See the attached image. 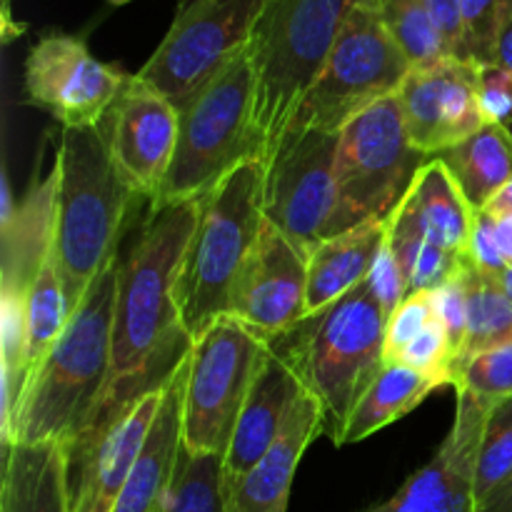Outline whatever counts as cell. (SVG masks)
Instances as JSON below:
<instances>
[{
    "mask_svg": "<svg viewBox=\"0 0 512 512\" xmlns=\"http://www.w3.org/2000/svg\"><path fill=\"white\" fill-rule=\"evenodd\" d=\"M198 220V200L150 205L133 248L120 258L110 378L88 425L63 445L103 438L140 400L160 393L193 350L175 303V280Z\"/></svg>",
    "mask_w": 512,
    "mask_h": 512,
    "instance_id": "cell-1",
    "label": "cell"
},
{
    "mask_svg": "<svg viewBox=\"0 0 512 512\" xmlns=\"http://www.w3.org/2000/svg\"><path fill=\"white\" fill-rule=\"evenodd\" d=\"M55 258L73 313L93 280L118 258L125 218L140 198L110 155L103 125L60 128Z\"/></svg>",
    "mask_w": 512,
    "mask_h": 512,
    "instance_id": "cell-2",
    "label": "cell"
},
{
    "mask_svg": "<svg viewBox=\"0 0 512 512\" xmlns=\"http://www.w3.org/2000/svg\"><path fill=\"white\" fill-rule=\"evenodd\" d=\"M120 255L93 280L40 363L10 443H68L88 425L110 378Z\"/></svg>",
    "mask_w": 512,
    "mask_h": 512,
    "instance_id": "cell-3",
    "label": "cell"
},
{
    "mask_svg": "<svg viewBox=\"0 0 512 512\" xmlns=\"http://www.w3.org/2000/svg\"><path fill=\"white\" fill-rule=\"evenodd\" d=\"M388 318L363 283L265 343L320 405L323 435L333 445H340L355 403L383 370Z\"/></svg>",
    "mask_w": 512,
    "mask_h": 512,
    "instance_id": "cell-4",
    "label": "cell"
},
{
    "mask_svg": "<svg viewBox=\"0 0 512 512\" xmlns=\"http://www.w3.org/2000/svg\"><path fill=\"white\" fill-rule=\"evenodd\" d=\"M265 163L248 160L198 200V220L175 280L190 338L230 315L235 280L265 225Z\"/></svg>",
    "mask_w": 512,
    "mask_h": 512,
    "instance_id": "cell-5",
    "label": "cell"
},
{
    "mask_svg": "<svg viewBox=\"0 0 512 512\" xmlns=\"http://www.w3.org/2000/svg\"><path fill=\"white\" fill-rule=\"evenodd\" d=\"M360 0H278L260 23L253 58V138L268 163L295 108L323 70L345 20Z\"/></svg>",
    "mask_w": 512,
    "mask_h": 512,
    "instance_id": "cell-6",
    "label": "cell"
},
{
    "mask_svg": "<svg viewBox=\"0 0 512 512\" xmlns=\"http://www.w3.org/2000/svg\"><path fill=\"white\" fill-rule=\"evenodd\" d=\"M253 58L250 45L178 105V145L163 180L160 203L200 200L248 160H258L253 138Z\"/></svg>",
    "mask_w": 512,
    "mask_h": 512,
    "instance_id": "cell-7",
    "label": "cell"
},
{
    "mask_svg": "<svg viewBox=\"0 0 512 512\" xmlns=\"http://www.w3.org/2000/svg\"><path fill=\"white\" fill-rule=\"evenodd\" d=\"M410 70L408 53L385 28L375 5L360 0L285 130L340 133L375 103L398 95Z\"/></svg>",
    "mask_w": 512,
    "mask_h": 512,
    "instance_id": "cell-8",
    "label": "cell"
},
{
    "mask_svg": "<svg viewBox=\"0 0 512 512\" xmlns=\"http://www.w3.org/2000/svg\"><path fill=\"white\" fill-rule=\"evenodd\" d=\"M428 160L410 143L395 95L345 125L335 155V235L388 223Z\"/></svg>",
    "mask_w": 512,
    "mask_h": 512,
    "instance_id": "cell-9",
    "label": "cell"
},
{
    "mask_svg": "<svg viewBox=\"0 0 512 512\" xmlns=\"http://www.w3.org/2000/svg\"><path fill=\"white\" fill-rule=\"evenodd\" d=\"M268 345L240 320L218 318L193 340L183 398V448L225 458Z\"/></svg>",
    "mask_w": 512,
    "mask_h": 512,
    "instance_id": "cell-10",
    "label": "cell"
},
{
    "mask_svg": "<svg viewBox=\"0 0 512 512\" xmlns=\"http://www.w3.org/2000/svg\"><path fill=\"white\" fill-rule=\"evenodd\" d=\"M278 0H185L138 75L180 105L253 43Z\"/></svg>",
    "mask_w": 512,
    "mask_h": 512,
    "instance_id": "cell-11",
    "label": "cell"
},
{
    "mask_svg": "<svg viewBox=\"0 0 512 512\" xmlns=\"http://www.w3.org/2000/svg\"><path fill=\"white\" fill-rule=\"evenodd\" d=\"M340 133L285 130L265 163V220L310 253L335 235Z\"/></svg>",
    "mask_w": 512,
    "mask_h": 512,
    "instance_id": "cell-12",
    "label": "cell"
},
{
    "mask_svg": "<svg viewBox=\"0 0 512 512\" xmlns=\"http://www.w3.org/2000/svg\"><path fill=\"white\" fill-rule=\"evenodd\" d=\"M128 80V73L100 63L75 35H43L25 58V95L60 128L103 123Z\"/></svg>",
    "mask_w": 512,
    "mask_h": 512,
    "instance_id": "cell-13",
    "label": "cell"
},
{
    "mask_svg": "<svg viewBox=\"0 0 512 512\" xmlns=\"http://www.w3.org/2000/svg\"><path fill=\"white\" fill-rule=\"evenodd\" d=\"M395 98L410 143L428 158H438L488 125L480 103V65L468 60L443 58L413 68Z\"/></svg>",
    "mask_w": 512,
    "mask_h": 512,
    "instance_id": "cell-14",
    "label": "cell"
},
{
    "mask_svg": "<svg viewBox=\"0 0 512 512\" xmlns=\"http://www.w3.org/2000/svg\"><path fill=\"white\" fill-rule=\"evenodd\" d=\"M310 253L265 220L230 298V318L263 343L305 318Z\"/></svg>",
    "mask_w": 512,
    "mask_h": 512,
    "instance_id": "cell-15",
    "label": "cell"
},
{
    "mask_svg": "<svg viewBox=\"0 0 512 512\" xmlns=\"http://www.w3.org/2000/svg\"><path fill=\"white\" fill-rule=\"evenodd\" d=\"M178 123V105L138 75H130L113 110L100 123L115 165L148 203L158 198L173 163Z\"/></svg>",
    "mask_w": 512,
    "mask_h": 512,
    "instance_id": "cell-16",
    "label": "cell"
},
{
    "mask_svg": "<svg viewBox=\"0 0 512 512\" xmlns=\"http://www.w3.org/2000/svg\"><path fill=\"white\" fill-rule=\"evenodd\" d=\"M458 393L453 428L435 458L415 470L390 500L368 512H475V468L493 403Z\"/></svg>",
    "mask_w": 512,
    "mask_h": 512,
    "instance_id": "cell-17",
    "label": "cell"
},
{
    "mask_svg": "<svg viewBox=\"0 0 512 512\" xmlns=\"http://www.w3.org/2000/svg\"><path fill=\"white\" fill-rule=\"evenodd\" d=\"M163 390L140 400L95 443L63 445L68 512H113L153 428Z\"/></svg>",
    "mask_w": 512,
    "mask_h": 512,
    "instance_id": "cell-18",
    "label": "cell"
},
{
    "mask_svg": "<svg viewBox=\"0 0 512 512\" xmlns=\"http://www.w3.org/2000/svg\"><path fill=\"white\" fill-rule=\"evenodd\" d=\"M303 393L293 370L268 348L223 458V485H233L265 458Z\"/></svg>",
    "mask_w": 512,
    "mask_h": 512,
    "instance_id": "cell-19",
    "label": "cell"
},
{
    "mask_svg": "<svg viewBox=\"0 0 512 512\" xmlns=\"http://www.w3.org/2000/svg\"><path fill=\"white\" fill-rule=\"evenodd\" d=\"M323 433V413L313 395L303 393L283 433L258 465L233 485H223L225 512H288L290 488L305 450Z\"/></svg>",
    "mask_w": 512,
    "mask_h": 512,
    "instance_id": "cell-20",
    "label": "cell"
},
{
    "mask_svg": "<svg viewBox=\"0 0 512 512\" xmlns=\"http://www.w3.org/2000/svg\"><path fill=\"white\" fill-rule=\"evenodd\" d=\"M185 378H188V360L180 365L175 378L163 390V403L155 415L153 428L113 512H160L183 450Z\"/></svg>",
    "mask_w": 512,
    "mask_h": 512,
    "instance_id": "cell-21",
    "label": "cell"
},
{
    "mask_svg": "<svg viewBox=\"0 0 512 512\" xmlns=\"http://www.w3.org/2000/svg\"><path fill=\"white\" fill-rule=\"evenodd\" d=\"M385 235L388 223H365L310 250L305 315L328 308L363 285L383 248Z\"/></svg>",
    "mask_w": 512,
    "mask_h": 512,
    "instance_id": "cell-22",
    "label": "cell"
},
{
    "mask_svg": "<svg viewBox=\"0 0 512 512\" xmlns=\"http://www.w3.org/2000/svg\"><path fill=\"white\" fill-rule=\"evenodd\" d=\"M405 210L413 215L420 233L438 248L468 258L470 235L475 225V210L465 200L453 173L440 158H430L405 195Z\"/></svg>",
    "mask_w": 512,
    "mask_h": 512,
    "instance_id": "cell-23",
    "label": "cell"
},
{
    "mask_svg": "<svg viewBox=\"0 0 512 512\" xmlns=\"http://www.w3.org/2000/svg\"><path fill=\"white\" fill-rule=\"evenodd\" d=\"M0 512H68L63 443L3 445Z\"/></svg>",
    "mask_w": 512,
    "mask_h": 512,
    "instance_id": "cell-24",
    "label": "cell"
},
{
    "mask_svg": "<svg viewBox=\"0 0 512 512\" xmlns=\"http://www.w3.org/2000/svg\"><path fill=\"white\" fill-rule=\"evenodd\" d=\"M438 388L440 385L435 380L415 373L408 365H383V370L375 375L373 383L365 388V393L355 403L338 448L363 443L378 430L398 423Z\"/></svg>",
    "mask_w": 512,
    "mask_h": 512,
    "instance_id": "cell-25",
    "label": "cell"
},
{
    "mask_svg": "<svg viewBox=\"0 0 512 512\" xmlns=\"http://www.w3.org/2000/svg\"><path fill=\"white\" fill-rule=\"evenodd\" d=\"M438 158L448 165L475 213L512 180V143L490 123Z\"/></svg>",
    "mask_w": 512,
    "mask_h": 512,
    "instance_id": "cell-26",
    "label": "cell"
},
{
    "mask_svg": "<svg viewBox=\"0 0 512 512\" xmlns=\"http://www.w3.org/2000/svg\"><path fill=\"white\" fill-rule=\"evenodd\" d=\"M388 243L403 270L408 295L420 290H438L463 270L465 258L430 243L403 205L388 220Z\"/></svg>",
    "mask_w": 512,
    "mask_h": 512,
    "instance_id": "cell-27",
    "label": "cell"
},
{
    "mask_svg": "<svg viewBox=\"0 0 512 512\" xmlns=\"http://www.w3.org/2000/svg\"><path fill=\"white\" fill-rule=\"evenodd\" d=\"M463 283L468 290V335L458 368L473 355L512 343V300L503 293L498 278L465 258Z\"/></svg>",
    "mask_w": 512,
    "mask_h": 512,
    "instance_id": "cell-28",
    "label": "cell"
},
{
    "mask_svg": "<svg viewBox=\"0 0 512 512\" xmlns=\"http://www.w3.org/2000/svg\"><path fill=\"white\" fill-rule=\"evenodd\" d=\"M25 318H28V385H25V393H28L40 363H43L45 355L53 348V343L63 333L65 323L70 318L55 248L43 263V268L38 270V275H35L33 285H30L28 300H25Z\"/></svg>",
    "mask_w": 512,
    "mask_h": 512,
    "instance_id": "cell-29",
    "label": "cell"
},
{
    "mask_svg": "<svg viewBox=\"0 0 512 512\" xmlns=\"http://www.w3.org/2000/svg\"><path fill=\"white\" fill-rule=\"evenodd\" d=\"M160 512H225L223 458L180 450Z\"/></svg>",
    "mask_w": 512,
    "mask_h": 512,
    "instance_id": "cell-30",
    "label": "cell"
},
{
    "mask_svg": "<svg viewBox=\"0 0 512 512\" xmlns=\"http://www.w3.org/2000/svg\"><path fill=\"white\" fill-rule=\"evenodd\" d=\"M385 28L408 53L413 68H425L443 58H453L430 15L425 0H370Z\"/></svg>",
    "mask_w": 512,
    "mask_h": 512,
    "instance_id": "cell-31",
    "label": "cell"
},
{
    "mask_svg": "<svg viewBox=\"0 0 512 512\" xmlns=\"http://www.w3.org/2000/svg\"><path fill=\"white\" fill-rule=\"evenodd\" d=\"M512 475V395L490 408L475 468V510L488 503Z\"/></svg>",
    "mask_w": 512,
    "mask_h": 512,
    "instance_id": "cell-32",
    "label": "cell"
},
{
    "mask_svg": "<svg viewBox=\"0 0 512 512\" xmlns=\"http://www.w3.org/2000/svg\"><path fill=\"white\" fill-rule=\"evenodd\" d=\"M455 390H468L488 403L512 395V343L473 355L455 373Z\"/></svg>",
    "mask_w": 512,
    "mask_h": 512,
    "instance_id": "cell-33",
    "label": "cell"
},
{
    "mask_svg": "<svg viewBox=\"0 0 512 512\" xmlns=\"http://www.w3.org/2000/svg\"><path fill=\"white\" fill-rule=\"evenodd\" d=\"M512 0H460L465 55L475 65L495 63V43Z\"/></svg>",
    "mask_w": 512,
    "mask_h": 512,
    "instance_id": "cell-34",
    "label": "cell"
},
{
    "mask_svg": "<svg viewBox=\"0 0 512 512\" xmlns=\"http://www.w3.org/2000/svg\"><path fill=\"white\" fill-rule=\"evenodd\" d=\"M398 363L408 365L415 373L435 380L440 388H443V385H455L453 345H450L448 333H445V328L440 325L438 318H435L433 323H430L428 328L403 350Z\"/></svg>",
    "mask_w": 512,
    "mask_h": 512,
    "instance_id": "cell-35",
    "label": "cell"
},
{
    "mask_svg": "<svg viewBox=\"0 0 512 512\" xmlns=\"http://www.w3.org/2000/svg\"><path fill=\"white\" fill-rule=\"evenodd\" d=\"M435 320V305H433V290H420V293H410L393 315L388 318V330H385V350L383 358L385 365L398 363L403 350L428 328Z\"/></svg>",
    "mask_w": 512,
    "mask_h": 512,
    "instance_id": "cell-36",
    "label": "cell"
},
{
    "mask_svg": "<svg viewBox=\"0 0 512 512\" xmlns=\"http://www.w3.org/2000/svg\"><path fill=\"white\" fill-rule=\"evenodd\" d=\"M433 305L435 318L440 320V325L448 333L450 345H453L455 373H458L460 355H463L465 348V335H468V290H465L463 283V270L453 280L433 290Z\"/></svg>",
    "mask_w": 512,
    "mask_h": 512,
    "instance_id": "cell-37",
    "label": "cell"
},
{
    "mask_svg": "<svg viewBox=\"0 0 512 512\" xmlns=\"http://www.w3.org/2000/svg\"><path fill=\"white\" fill-rule=\"evenodd\" d=\"M480 103L485 120L512 143V73L500 65H480Z\"/></svg>",
    "mask_w": 512,
    "mask_h": 512,
    "instance_id": "cell-38",
    "label": "cell"
},
{
    "mask_svg": "<svg viewBox=\"0 0 512 512\" xmlns=\"http://www.w3.org/2000/svg\"><path fill=\"white\" fill-rule=\"evenodd\" d=\"M365 283H368L373 298L378 300L380 308H383L388 315H393V310L408 298V285H405L403 270H400L393 248H390L388 235H385L383 248H380L378 258H375L373 263V270H370Z\"/></svg>",
    "mask_w": 512,
    "mask_h": 512,
    "instance_id": "cell-39",
    "label": "cell"
},
{
    "mask_svg": "<svg viewBox=\"0 0 512 512\" xmlns=\"http://www.w3.org/2000/svg\"><path fill=\"white\" fill-rule=\"evenodd\" d=\"M468 260L475 268L490 275H500L508 268V263H505L503 258V250H500L498 245V235H495V220L488 210H478V213H475Z\"/></svg>",
    "mask_w": 512,
    "mask_h": 512,
    "instance_id": "cell-40",
    "label": "cell"
},
{
    "mask_svg": "<svg viewBox=\"0 0 512 512\" xmlns=\"http://www.w3.org/2000/svg\"><path fill=\"white\" fill-rule=\"evenodd\" d=\"M425 5L433 15L450 55L458 60H468L463 43V23H460V0H425Z\"/></svg>",
    "mask_w": 512,
    "mask_h": 512,
    "instance_id": "cell-41",
    "label": "cell"
},
{
    "mask_svg": "<svg viewBox=\"0 0 512 512\" xmlns=\"http://www.w3.org/2000/svg\"><path fill=\"white\" fill-rule=\"evenodd\" d=\"M512 73V5L503 20V28L498 33V43H495V63Z\"/></svg>",
    "mask_w": 512,
    "mask_h": 512,
    "instance_id": "cell-42",
    "label": "cell"
},
{
    "mask_svg": "<svg viewBox=\"0 0 512 512\" xmlns=\"http://www.w3.org/2000/svg\"><path fill=\"white\" fill-rule=\"evenodd\" d=\"M495 220V235H498V245L503 250L505 263L512 265V213L493 215Z\"/></svg>",
    "mask_w": 512,
    "mask_h": 512,
    "instance_id": "cell-43",
    "label": "cell"
},
{
    "mask_svg": "<svg viewBox=\"0 0 512 512\" xmlns=\"http://www.w3.org/2000/svg\"><path fill=\"white\" fill-rule=\"evenodd\" d=\"M475 512H512V475L508 483L488 500V503L480 505Z\"/></svg>",
    "mask_w": 512,
    "mask_h": 512,
    "instance_id": "cell-44",
    "label": "cell"
},
{
    "mask_svg": "<svg viewBox=\"0 0 512 512\" xmlns=\"http://www.w3.org/2000/svg\"><path fill=\"white\" fill-rule=\"evenodd\" d=\"M483 210H488L490 215H503V213H512V180L508 185H505L503 190H500L498 195H495L493 200H490L488 205H485Z\"/></svg>",
    "mask_w": 512,
    "mask_h": 512,
    "instance_id": "cell-45",
    "label": "cell"
},
{
    "mask_svg": "<svg viewBox=\"0 0 512 512\" xmlns=\"http://www.w3.org/2000/svg\"><path fill=\"white\" fill-rule=\"evenodd\" d=\"M495 278H498V283H500V288H503V293L512 300V265H508V268H505L500 275H495Z\"/></svg>",
    "mask_w": 512,
    "mask_h": 512,
    "instance_id": "cell-46",
    "label": "cell"
},
{
    "mask_svg": "<svg viewBox=\"0 0 512 512\" xmlns=\"http://www.w3.org/2000/svg\"><path fill=\"white\" fill-rule=\"evenodd\" d=\"M108 3H113V5H125V3H130V0H108Z\"/></svg>",
    "mask_w": 512,
    "mask_h": 512,
    "instance_id": "cell-47",
    "label": "cell"
},
{
    "mask_svg": "<svg viewBox=\"0 0 512 512\" xmlns=\"http://www.w3.org/2000/svg\"><path fill=\"white\" fill-rule=\"evenodd\" d=\"M8 8H10V3H8Z\"/></svg>",
    "mask_w": 512,
    "mask_h": 512,
    "instance_id": "cell-48",
    "label": "cell"
}]
</instances>
